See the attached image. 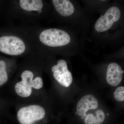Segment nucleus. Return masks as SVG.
<instances>
[{"label":"nucleus","instance_id":"6e6552de","mask_svg":"<svg viewBox=\"0 0 124 124\" xmlns=\"http://www.w3.org/2000/svg\"><path fill=\"white\" fill-rule=\"evenodd\" d=\"M98 106V100L92 94L85 95L78 103L75 115L81 116L89 110L96 109Z\"/></svg>","mask_w":124,"mask_h":124},{"label":"nucleus","instance_id":"9b49d317","mask_svg":"<svg viewBox=\"0 0 124 124\" xmlns=\"http://www.w3.org/2000/svg\"><path fill=\"white\" fill-rule=\"evenodd\" d=\"M20 5L23 9L27 11H39L43 6V2L41 0H20Z\"/></svg>","mask_w":124,"mask_h":124},{"label":"nucleus","instance_id":"9d476101","mask_svg":"<svg viewBox=\"0 0 124 124\" xmlns=\"http://www.w3.org/2000/svg\"><path fill=\"white\" fill-rule=\"evenodd\" d=\"M105 117L104 112L99 110L95 113L87 114L83 121L84 124H103L105 121Z\"/></svg>","mask_w":124,"mask_h":124},{"label":"nucleus","instance_id":"20e7f679","mask_svg":"<svg viewBox=\"0 0 124 124\" xmlns=\"http://www.w3.org/2000/svg\"><path fill=\"white\" fill-rule=\"evenodd\" d=\"M45 115L44 108L39 106L34 105L20 108L18 111L17 116L21 124H32L44 118Z\"/></svg>","mask_w":124,"mask_h":124},{"label":"nucleus","instance_id":"423d86ee","mask_svg":"<svg viewBox=\"0 0 124 124\" xmlns=\"http://www.w3.org/2000/svg\"><path fill=\"white\" fill-rule=\"evenodd\" d=\"M52 71L54 79L63 86L68 87L72 83V76L68 69L67 62L65 60H59L57 65L52 67Z\"/></svg>","mask_w":124,"mask_h":124},{"label":"nucleus","instance_id":"39448f33","mask_svg":"<svg viewBox=\"0 0 124 124\" xmlns=\"http://www.w3.org/2000/svg\"><path fill=\"white\" fill-rule=\"evenodd\" d=\"M120 16V10L118 7H111L104 15L101 16L95 23V30L98 32H102L108 30L114 23L119 19Z\"/></svg>","mask_w":124,"mask_h":124},{"label":"nucleus","instance_id":"1a4fd4ad","mask_svg":"<svg viewBox=\"0 0 124 124\" xmlns=\"http://www.w3.org/2000/svg\"><path fill=\"white\" fill-rule=\"evenodd\" d=\"M52 2L56 10L64 17L70 16L75 10L73 4L68 0H53Z\"/></svg>","mask_w":124,"mask_h":124},{"label":"nucleus","instance_id":"f257e3e1","mask_svg":"<svg viewBox=\"0 0 124 124\" xmlns=\"http://www.w3.org/2000/svg\"><path fill=\"white\" fill-rule=\"evenodd\" d=\"M33 73L29 70H25L22 73V81L17 83L15 85V90L18 95L22 97H29L32 93V88L39 89L43 85V80L40 77L33 80Z\"/></svg>","mask_w":124,"mask_h":124},{"label":"nucleus","instance_id":"f8f14e48","mask_svg":"<svg viewBox=\"0 0 124 124\" xmlns=\"http://www.w3.org/2000/svg\"><path fill=\"white\" fill-rule=\"evenodd\" d=\"M113 97L117 101L124 102V86L117 87L113 93Z\"/></svg>","mask_w":124,"mask_h":124},{"label":"nucleus","instance_id":"7ed1b4c3","mask_svg":"<svg viewBox=\"0 0 124 124\" xmlns=\"http://www.w3.org/2000/svg\"><path fill=\"white\" fill-rule=\"evenodd\" d=\"M25 48L24 42L17 37L4 36L0 38V51L3 53L18 55L24 52Z\"/></svg>","mask_w":124,"mask_h":124},{"label":"nucleus","instance_id":"0eeeda50","mask_svg":"<svg viewBox=\"0 0 124 124\" xmlns=\"http://www.w3.org/2000/svg\"><path fill=\"white\" fill-rule=\"evenodd\" d=\"M121 67L115 62L111 63L108 67L106 80L108 84L112 86H116L120 84L123 79V74Z\"/></svg>","mask_w":124,"mask_h":124},{"label":"nucleus","instance_id":"4468645a","mask_svg":"<svg viewBox=\"0 0 124 124\" xmlns=\"http://www.w3.org/2000/svg\"><path fill=\"white\" fill-rule=\"evenodd\" d=\"M6 69L5 62L2 60H0V73L4 70Z\"/></svg>","mask_w":124,"mask_h":124},{"label":"nucleus","instance_id":"2eb2a0df","mask_svg":"<svg viewBox=\"0 0 124 124\" xmlns=\"http://www.w3.org/2000/svg\"><path fill=\"white\" fill-rule=\"evenodd\" d=\"M39 12V13H41V12H42V11H41V10H40V11H38Z\"/></svg>","mask_w":124,"mask_h":124},{"label":"nucleus","instance_id":"f03ea898","mask_svg":"<svg viewBox=\"0 0 124 124\" xmlns=\"http://www.w3.org/2000/svg\"><path fill=\"white\" fill-rule=\"evenodd\" d=\"M40 40L43 44L52 47L63 46L71 40L69 34L61 29L51 28L46 29L40 35Z\"/></svg>","mask_w":124,"mask_h":124},{"label":"nucleus","instance_id":"ddd939ff","mask_svg":"<svg viewBox=\"0 0 124 124\" xmlns=\"http://www.w3.org/2000/svg\"><path fill=\"white\" fill-rule=\"evenodd\" d=\"M8 79V75L6 70H4L0 73V86L6 83Z\"/></svg>","mask_w":124,"mask_h":124}]
</instances>
